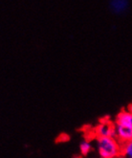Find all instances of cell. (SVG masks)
Returning <instances> with one entry per match:
<instances>
[{
  "instance_id": "obj_8",
  "label": "cell",
  "mask_w": 132,
  "mask_h": 158,
  "mask_svg": "<svg viewBox=\"0 0 132 158\" xmlns=\"http://www.w3.org/2000/svg\"><path fill=\"white\" fill-rule=\"evenodd\" d=\"M122 158H126V157H125V156H122Z\"/></svg>"
},
{
  "instance_id": "obj_1",
  "label": "cell",
  "mask_w": 132,
  "mask_h": 158,
  "mask_svg": "<svg viewBox=\"0 0 132 158\" xmlns=\"http://www.w3.org/2000/svg\"><path fill=\"white\" fill-rule=\"evenodd\" d=\"M121 144L116 137H97V151L100 158H119L122 154Z\"/></svg>"
},
{
  "instance_id": "obj_7",
  "label": "cell",
  "mask_w": 132,
  "mask_h": 158,
  "mask_svg": "<svg viewBox=\"0 0 132 158\" xmlns=\"http://www.w3.org/2000/svg\"><path fill=\"white\" fill-rule=\"evenodd\" d=\"M127 110L129 111L130 113H132V103L128 106V107H127Z\"/></svg>"
},
{
  "instance_id": "obj_4",
  "label": "cell",
  "mask_w": 132,
  "mask_h": 158,
  "mask_svg": "<svg viewBox=\"0 0 132 158\" xmlns=\"http://www.w3.org/2000/svg\"><path fill=\"white\" fill-rule=\"evenodd\" d=\"M129 7V0H110L109 8L116 15L125 14Z\"/></svg>"
},
{
  "instance_id": "obj_2",
  "label": "cell",
  "mask_w": 132,
  "mask_h": 158,
  "mask_svg": "<svg viewBox=\"0 0 132 158\" xmlns=\"http://www.w3.org/2000/svg\"><path fill=\"white\" fill-rule=\"evenodd\" d=\"M95 133L97 137H105V136H112L116 137V129L115 124L110 121H101L98 126L95 127Z\"/></svg>"
},
{
  "instance_id": "obj_3",
  "label": "cell",
  "mask_w": 132,
  "mask_h": 158,
  "mask_svg": "<svg viewBox=\"0 0 132 158\" xmlns=\"http://www.w3.org/2000/svg\"><path fill=\"white\" fill-rule=\"evenodd\" d=\"M114 124L115 126L132 128V113L128 110H122L116 116Z\"/></svg>"
},
{
  "instance_id": "obj_6",
  "label": "cell",
  "mask_w": 132,
  "mask_h": 158,
  "mask_svg": "<svg viewBox=\"0 0 132 158\" xmlns=\"http://www.w3.org/2000/svg\"><path fill=\"white\" fill-rule=\"evenodd\" d=\"M122 154L126 158H132V140L122 145Z\"/></svg>"
},
{
  "instance_id": "obj_5",
  "label": "cell",
  "mask_w": 132,
  "mask_h": 158,
  "mask_svg": "<svg viewBox=\"0 0 132 158\" xmlns=\"http://www.w3.org/2000/svg\"><path fill=\"white\" fill-rule=\"evenodd\" d=\"M92 151V144L89 140H82L80 144V152L82 155H88Z\"/></svg>"
}]
</instances>
